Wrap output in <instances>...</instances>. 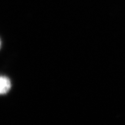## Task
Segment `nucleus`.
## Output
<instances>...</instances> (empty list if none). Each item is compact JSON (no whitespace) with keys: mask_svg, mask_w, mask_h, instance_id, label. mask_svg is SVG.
Instances as JSON below:
<instances>
[{"mask_svg":"<svg viewBox=\"0 0 125 125\" xmlns=\"http://www.w3.org/2000/svg\"><path fill=\"white\" fill-rule=\"evenodd\" d=\"M11 87L10 79L5 76H2L0 78V93L1 94L7 93Z\"/></svg>","mask_w":125,"mask_h":125,"instance_id":"nucleus-1","label":"nucleus"}]
</instances>
